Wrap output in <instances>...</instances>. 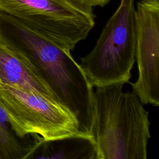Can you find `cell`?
Instances as JSON below:
<instances>
[{
    "label": "cell",
    "instance_id": "ba28073f",
    "mask_svg": "<svg viewBox=\"0 0 159 159\" xmlns=\"http://www.w3.org/2000/svg\"><path fill=\"white\" fill-rule=\"evenodd\" d=\"M0 84L35 91L58 101L48 84L24 60L1 40Z\"/></svg>",
    "mask_w": 159,
    "mask_h": 159
},
{
    "label": "cell",
    "instance_id": "3957f363",
    "mask_svg": "<svg viewBox=\"0 0 159 159\" xmlns=\"http://www.w3.org/2000/svg\"><path fill=\"white\" fill-rule=\"evenodd\" d=\"M135 0H120L92 50L80 63L92 86L129 83L135 61Z\"/></svg>",
    "mask_w": 159,
    "mask_h": 159
},
{
    "label": "cell",
    "instance_id": "9c48e42d",
    "mask_svg": "<svg viewBox=\"0 0 159 159\" xmlns=\"http://www.w3.org/2000/svg\"><path fill=\"white\" fill-rule=\"evenodd\" d=\"M40 137L36 134L20 136L0 101V159H26Z\"/></svg>",
    "mask_w": 159,
    "mask_h": 159
},
{
    "label": "cell",
    "instance_id": "8fae6325",
    "mask_svg": "<svg viewBox=\"0 0 159 159\" xmlns=\"http://www.w3.org/2000/svg\"><path fill=\"white\" fill-rule=\"evenodd\" d=\"M90 1H91V0H85V1H86L88 4H89V2H90ZM89 5H90V4H89Z\"/></svg>",
    "mask_w": 159,
    "mask_h": 159
},
{
    "label": "cell",
    "instance_id": "6da1fadb",
    "mask_svg": "<svg viewBox=\"0 0 159 159\" xmlns=\"http://www.w3.org/2000/svg\"><path fill=\"white\" fill-rule=\"evenodd\" d=\"M0 40L24 60L48 84L57 100L75 116L80 132L91 135L93 87L70 50L2 12Z\"/></svg>",
    "mask_w": 159,
    "mask_h": 159
},
{
    "label": "cell",
    "instance_id": "30bf717a",
    "mask_svg": "<svg viewBox=\"0 0 159 159\" xmlns=\"http://www.w3.org/2000/svg\"><path fill=\"white\" fill-rule=\"evenodd\" d=\"M109 0H91L89 2V4L92 6H101L103 7L105 6Z\"/></svg>",
    "mask_w": 159,
    "mask_h": 159
},
{
    "label": "cell",
    "instance_id": "5b68a950",
    "mask_svg": "<svg viewBox=\"0 0 159 159\" xmlns=\"http://www.w3.org/2000/svg\"><path fill=\"white\" fill-rule=\"evenodd\" d=\"M0 101L22 137L36 134L48 140L81 134L70 110L40 93L0 84Z\"/></svg>",
    "mask_w": 159,
    "mask_h": 159
},
{
    "label": "cell",
    "instance_id": "277c9868",
    "mask_svg": "<svg viewBox=\"0 0 159 159\" xmlns=\"http://www.w3.org/2000/svg\"><path fill=\"white\" fill-rule=\"evenodd\" d=\"M93 7L81 0H0L12 16L70 51L95 25Z\"/></svg>",
    "mask_w": 159,
    "mask_h": 159
},
{
    "label": "cell",
    "instance_id": "8992f818",
    "mask_svg": "<svg viewBox=\"0 0 159 159\" xmlns=\"http://www.w3.org/2000/svg\"><path fill=\"white\" fill-rule=\"evenodd\" d=\"M138 78L130 83L143 105L159 106V0H141L135 9Z\"/></svg>",
    "mask_w": 159,
    "mask_h": 159
},
{
    "label": "cell",
    "instance_id": "7a4b0ae2",
    "mask_svg": "<svg viewBox=\"0 0 159 159\" xmlns=\"http://www.w3.org/2000/svg\"><path fill=\"white\" fill-rule=\"evenodd\" d=\"M124 84L98 87L94 91L91 130L96 159H146L150 134L149 113Z\"/></svg>",
    "mask_w": 159,
    "mask_h": 159
},
{
    "label": "cell",
    "instance_id": "7c38bea8",
    "mask_svg": "<svg viewBox=\"0 0 159 159\" xmlns=\"http://www.w3.org/2000/svg\"><path fill=\"white\" fill-rule=\"evenodd\" d=\"M81 1H84V2H86V1H85V0H81ZM87 3V2H86Z\"/></svg>",
    "mask_w": 159,
    "mask_h": 159
},
{
    "label": "cell",
    "instance_id": "52a82bcc",
    "mask_svg": "<svg viewBox=\"0 0 159 159\" xmlns=\"http://www.w3.org/2000/svg\"><path fill=\"white\" fill-rule=\"evenodd\" d=\"M97 152L91 135L78 134L57 139H40L26 159H96Z\"/></svg>",
    "mask_w": 159,
    "mask_h": 159
}]
</instances>
